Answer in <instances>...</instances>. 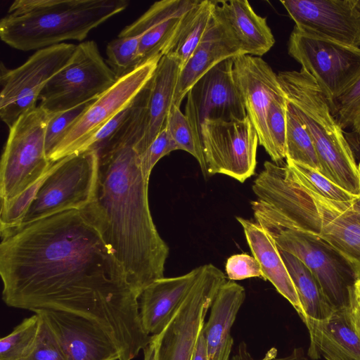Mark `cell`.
<instances>
[{
  "label": "cell",
  "mask_w": 360,
  "mask_h": 360,
  "mask_svg": "<svg viewBox=\"0 0 360 360\" xmlns=\"http://www.w3.org/2000/svg\"><path fill=\"white\" fill-rule=\"evenodd\" d=\"M2 299L9 307L78 316L101 328L120 360L148 344L139 295L105 239L92 204L1 232Z\"/></svg>",
  "instance_id": "6da1fadb"
},
{
  "label": "cell",
  "mask_w": 360,
  "mask_h": 360,
  "mask_svg": "<svg viewBox=\"0 0 360 360\" xmlns=\"http://www.w3.org/2000/svg\"><path fill=\"white\" fill-rule=\"evenodd\" d=\"M133 112L98 153L94 201L104 237L141 296L164 277L169 247L160 236L148 202L150 176L143 166L146 99L138 94Z\"/></svg>",
  "instance_id": "7a4b0ae2"
},
{
  "label": "cell",
  "mask_w": 360,
  "mask_h": 360,
  "mask_svg": "<svg viewBox=\"0 0 360 360\" xmlns=\"http://www.w3.org/2000/svg\"><path fill=\"white\" fill-rule=\"evenodd\" d=\"M264 165L252 184L256 221L267 231L316 236L360 266V210L354 200L322 197L298 181L286 164Z\"/></svg>",
  "instance_id": "3957f363"
},
{
  "label": "cell",
  "mask_w": 360,
  "mask_h": 360,
  "mask_svg": "<svg viewBox=\"0 0 360 360\" xmlns=\"http://www.w3.org/2000/svg\"><path fill=\"white\" fill-rule=\"evenodd\" d=\"M129 4L127 0H15L0 20V37L22 51L82 41Z\"/></svg>",
  "instance_id": "277c9868"
},
{
  "label": "cell",
  "mask_w": 360,
  "mask_h": 360,
  "mask_svg": "<svg viewBox=\"0 0 360 360\" xmlns=\"http://www.w3.org/2000/svg\"><path fill=\"white\" fill-rule=\"evenodd\" d=\"M278 79L287 101L313 141L321 173L347 192L359 196L360 181L354 154L325 93L302 69L280 72Z\"/></svg>",
  "instance_id": "5b68a950"
},
{
  "label": "cell",
  "mask_w": 360,
  "mask_h": 360,
  "mask_svg": "<svg viewBox=\"0 0 360 360\" xmlns=\"http://www.w3.org/2000/svg\"><path fill=\"white\" fill-rule=\"evenodd\" d=\"M54 114L39 105L9 128L0 165L1 203L39 182L50 169L53 162L46 151L45 135Z\"/></svg>",
  "instance_id": "8992f818"
},
{
  "label": "cell",
  "mask_w": 360,
  "mask_h": 360,
  "mask_svg": "<svg viewBox=\"0 0 360 360\" xmlns=\"http://www.w3.org/2000/svg\"><path fill=\"white\" fill-rule=\"evenodd\" d=\"M97 170L95 150L77 152L54 162L18 226L90 205L94 198Z\"/></svg>",
  "instance_id": "52a82bcc"
},
{
  "label": "cell",
  "mask_w": 360,
  "mask_h": 360,
  "mask_svg": "<svg viewBox=\"0 0 360 360\" xmlns=\"http://www.w3.org/2000/svg\"><path fill=\"white\" fill-rule=\"evenodd\" d=\"M117 80L97 44L92 40L82 41L45 85L39 106L53 113L66 111L94 101Z\"/></svg>",
  "instance_id": "ba28073f"
},
{
  "label": "cell",
  "mask_w": 360,
  "mask_h": 360,
  "mask_svg": "<svg viewBox=\"0 0 360 360\" xmlns=\"http://www.w3.org/2000/svg\"><path fill=\"white\" fill-rule=\"evenodd\" d=\"M267 231L279 249L310 270L334 309L349 307L354 286L360 279L359 264L316 236L288 229Z\"/></svg>",
  "instance_id": "9c48e42d"
},
{
  "label": "cell",
  "mask_w": 360,
  "mask_h": 360,
  "mask_svg": "<svg viewBox=\"0 0 360 360\" xmlns=\"http://www.w3.org/2000/svg\"><path fill=\"white\" fill-rule=\"evenodd\" d=\"M224 274L212 264L202 266L191 290L165 328L155 335L156 360H191L205 316Z\"/></svg>",
  "instance_id": "30bf717a"
},
{
  "label": "cell",
  "mask_w": 360,
  "mask_h": 360,
  "mask_svg": "<svg viewBox=\"0 0 360 360\" xmlns=\"http://www.w3.org/2000/svg\"><path fill=\"white\" fill-rule=\"evenodd\" d=\"M75 48L65 42L37 50L14 69L1 63L0 117L8 128L37 108L45 85L67 63Z\"/></svg>",
  "instance_id": "8fae6325"
},
{
  "label": "cell",
  "mask_w": 360,
  "mask_h": 360,
  "mask_svg": "<svg viewBox=\"0 0 360 360\" xmlns=\"http://www.w3.org/2000/svg\"><path fill=\"white\" fill-rule=\"evenodd\" d=\"M288 54L309 74L330 103L360 76V48L301 32L294 27Z\"/></svg>",
  "instance_id": "7c38bea8"
},
{
  "label": "cell",
  "mask_w": 360,
  "mask_h": 360,
  "mask_svg": "<svg viewBox=\"0 0 360 360\" xmlns=\"http://www.w3.org/2000/svg\"><path fill=\"white\" fill-rule=\"evenodd\" d=\"M201 140L208 174H225L243 183L255 174L259 139L248 115L205 120Z\"/></svg>",
  "instance_id": "4fadbf2b"
},
{
  "label": "cell",
  "mask_w": 360,
  "mask_h": 360,
  "mask_svg": "<svg viewBox=\"0 0 360 360\" xmlns=\"http://www.w3.org/2000/svg\"><path fill=\"white\" fill-rule=\"evenodd\" d=\"M161 58L139 66L93 101L82 116L68 129L49 158L54 162L79 152L116 114L127 106L153 76Z\"/></svg>",
  "instance_id": "5bb4252c"
},
{
  "label": "cell",
  "mask_w": 360,
  "mask_h": 360,
  "mask_svg": "<svg viewBox=\"0 0 360 360\" xmlns=\"http://www.w3.org/2000/svg\"><path fill=\"white\" fill-rule=\"evenodd\" d=\"M184 115L202 149L201 126L205 120H230L247 116L234 79L233 58L217 64L195 82L186 94Z\"/></svg>",
  "instance_id": "9a60e30c"
},
{
  "label": "cell",
  "mask_w": 360,
  "mask_h": 360,
  "mask_svg": "<svg viewBox=\"0 0 360 360\" xmlns=\"http://www.w3.org/2000/svg\"><path fill=\"white\" fill-rule=\"evenodd\" d=\"M295 27L351 46L360 45V13L353 0H281Z\"/></svg>",
  "instance_id": "2e32d148"
},
{
  "label": "cell",
  "mask_w": 360,
  "mask_h": 360,
  "mask_svg": "<svg viewBox=\"0 0 360 360\" xmlns=\"http://www.w3.org/2000/svg\"><path fill=\"white\" fill-rule=\"evenodd\" d=\"M233 75L259 144L269 154L268 111L274 101L285 97L278 75L262 57L243 54L233 58Z\"/></svg>",
  "instance_id": "e0dca14e"
},
{
  "label": "cell",
  "mask_w": 360,
  "mask_h": 360,
  "mask_svg": "<svg viewBox=\"0 0 360 360\" xmlns=\"http://www.w3.org/2000/svg\"><path fill=\"white\" fill-rule=\"evenodd\" d=\"M34 313L46 323L64 360H120V353L110 339L88 320L51 310H37Z\"/></svg>",
  "instance_id": "ac0fdd59"
},
{
  "label": "cell",
  "mask_w": 360,
  "mask_h": 360,
  "mask_svg": "<svg viewBox=\"0 0 360 360\" xmlns=\"http://www.w3.org/2000/svg\"><path fill=\"white\" fill-rule=\"evenodd\" d=\"M198 0H162L126 26L120 37L141 36L139 66L162 58L188 11Z\"/></svg>",
  "instance_id": "d6986e66"
},
{
  "label": "cell",
  "mask_w": 360,
  "mask_h": 360,
  "mask_svg": "<svg viewBox=\"0 0 360 360\" xmlns=\"http://www.w3.org/2000/svg\"><path fill=\"white\" fill-rule=\"evenodd\" d=\"M243 54L239 44L214 11L204 37L180 70L172 104L180 108L191 88L205 73L221 62Z\"/></svg>",
  "instance_id": "ffe728a7"
},
{
  "label": "cell",
  "mask_w": 360,
  "mask_h": 360,
  "mask_svg": "<svg viewBox=\"0 0 360 360\" xmlns=\"http://www.w3.org/2000/svg\"><path fill=\"white\" fill-rule=\"evenodd\" d=\"M202 266L176 277L155 280L140 296L139 313L145 332L159 334L167 325L198 278Z\"/></svg>",
  "instance_id": "44dd1931"
},
{
  "label": "cell",
  "mask_w": 360,
  "mask_h": 360,
  "mask_svg": "<svg viewBox=\"0 0 360 360\" xmlns=\"http://www.w3.org/2000/svg\"><path fill=\"white\" fill-rule=\"evenodd\" d=\"M347 308L335 309L324 320L301 318L309 331L308 355L311 359L360 360V338L351 324Z\"/></svg>",
  "instance_id": "7402d4cb"
},
{
  "label": "cell",
  "mask_w": 360,
  "mask_h": 360,
  "mask_svg": "<svg viewBox=\"0 0 360 360\" xmlns=\"http://www.w3.org/2000/svg\"><path fill=\"white\" fill-rule=\"evenodd\" d=\"M245 299V288L232 281L219 289L202 328L209 360H230L233 345L231 329Z\"/></svg>",
  "instance_id": "603a6c76"
},
{
  "label": "cell",
  "mask_w": 360,
  "mask_h": 360,
  "mask_svg": "<svg viewBox=\"0 0 360 360\" xmlns=\"http://www.w3.org/2000/svg\"><path fill=\"white\" fill-rule=\"evenodd\" d=\"M214 12L239 44L243 54L261 57L274 45L266 18L247 0L215 1Z\"/></svg>",
  "instance_id": "cb8c5ba5"
},
{
  "label": "cell",
  "mask_w": 360,
  "mask_h": 360,
  "mask_svg": "<svg viewBox=\"0 0 360 360\" xmlns=\"http://www.w3.org/2000/svg\"><path fill=\"white\" fill-rule=\"evenodd\" d=\"M236 219L243 227L252 256L259 263L263 279L268 280L295 308L300 319L304 316L296 288L271 234L257 221Z\"/></svg>",
  "instance_id": "d4e9b609"
},
{
  "label": "cell",
  "mask_w": 360,
  "mask_h": 360,
  "mask_svg": "<svg viewBox=\"0 0 360 360\" xmlns=\"http://www.w3.org/2000/svg\"><path fill=\"white\" fill-rule=\"evenodd\" d=\"M180 70L179 65L174 60L163 56L148 81L144 139V146L146 149L166 127Z\"/></svg>",
  "instance_id": "484cf974"
},
{
  "label": "cell",
  "mask_w": 360,
  "mask_h": 360,
  "mask_svg": "<svg viewBox=\"0 0 360 360\" xmlns=\"http://www.w3.org/2000/svg\"><path fill=\"white\" fill-rule=\"evenodd\" d=\"M215 1L198 0L186 14L164 56L174 60L181 69L204 37L213 19Z\"/></svg>",
  "instance_id": "4316f807"
},
{
  "label": "cell",
  "mask_w": 360,
  "mask_h": 360,
  "mask_svg": "<svg viewBox=\"0 0 360 360\" xmlns=\"http://www.w3.org/2000/svg\"><path fill=\"white\" fill-rule=\"evenodd\" d=\"M279 252L294 283L304 316L316 320L328 319L335 309L312 273L294 255L281 249Z\"/></svg>",
  "instance_id": "83f0119b"
},
{
  "label": "cell",
  "mask_w": 360,
  "mask_h": 360,
  "mask_svg": "<svg viewBox=\"0 0 360 360\" xmlns=\"http://www.w3.org/2000/svg\"><path fill=\"white\" fill-rule=\"evenodd\" d=\"M286 160L321 171L313 141L292 105L287 101Z\"/></svg>",
  "instance_id": "f1b7e54d"
},
{
  "label": "cell",
  "mask_w": 360,
  "mask_h": 360,
  "mask_svg": "<svg viewBox=\"0 0 360 360\" xmlns=\"http://www.w3.org/2000/svg\"><path fill=\"white\" fill-rule=\"evenodd\" d=\"M41 317L34 313L25 319L11 333L0 340V360H20L35 342Z\"/></svg>",
  "instance_id": "f546056e"
},
{
  "label": "cell",
  "mask_w": 360,
  "mask_h": 360,
  "mask_svg": "<svg viewBox=\"0 0 360 360\" xmlns=\"http://www.w3.org/2000/svg\"><path fill=\"white\" fill-rule=\"evenodd\" d=\"M141 36L120 37L108 42L106 63L117 79L123 77L139 68L138 51Z\"/></svg>",
  "instance_id": "4dcf8cb0"
},
{
  "label": "cell",
  "mask_w": 360,
  "mask_h": 360,
  "mask_svg": "<svg viewBox=\"0 0 360 360\" xmlns=\"http://www.w3.org/2000/svg\"><path fill=\"white\" fill-rule=\"evenodd\" d=\"M166 128L177 149L193 155L199 163L204 175L207 176L208 173L203 150L197 143L188 120L179 107L172 105L167 116Z\"/></svg>",
  "instance_id": "1f68e13d"
},
{
  "label": "cell",
  "mask_w": 360,
  "mask_h": 360,
  "mask_svg": "<svg viewBox=\"0 0 360 360\" xmlns=\"http://www.w3.org/2000/svg\"><path fill=\"white\" fill-rule=\"evenodd\" d=\"M286 165L298 181L323 198L352 201L359 197L342 188L315 169L290 160H286Z\"/></svg>",
  "instance_id": "d6a6232c"
},
{
  "label": "cell",
  "mask_w": 360,
  "mask_h": 360,
  "mask_svg": "<svg viewBox=\"0 0 360 360\" xmlns=\"http://www.w3.org/2000/svg\"><path fill=\"white\" fill-rule=\"evenodd\" d=\"M286 108L285 96L274 101L268 111L267 129L270 141L268 155L276 164L282 162L286 157Z\"/></svg>",
  "instance_id": "836d02e7"
},
{
  "label": "cell",
  "mask_w": 360,
  "mask_h": 360,
  "mask_svg": "<svg viewBox=\"0 0 360 360\" xmlns=\"http://www.w3.org/2000/svg\"><path fill=\"white\" fill-rule=\"evenodd\" d=\"M333 114L342 130L352 132L360 124V76L330 104Z\"/></svg>",
  "instance_id": "e575fe53"
},
{
  "label": "cell",
  "mask_w": 360,
  "mask_h": 360,
  "mask_svg": "<svg viewBox=\"0 0 360 360\" xmlns=\"http://www.w3.org/2000/svg\"><path fill=\"white\" fill-rule=\"evenodd\" d=\"M91 102L54 114L49 120L46 130L45 146L48 158L60 142L68 129L86 110Z\"/></svg>",
  "instance_id": "d590c367"
},
{
  "label": "cell",
  "mask_w": 360,
  "mask_h": 360,
  "mask_svg": "<svg viewBox=\"0 0 360 360\" xmlns=\"http://www.w3.org/2000/svg\"><path fill=\"white\" fill-rule=\"evenodd\" d=\"M20 360H64L56 340L41 317L35 342Z\"/></svg>",
  "instance_id": "8d00e7d4"
},
{
  "label": "cell",
  "mask_w": 360,
  "mask_h": 360,
  "mask_svg": "<svg viewBox=\"0 0 360 360\" xmlns=\"http://www.w3.org/2000/svg\"><path fill=\"white\" fill-rule=\"evenodd\" d=\"M134 100L88 140L79 152L86 150L98 151L105 146L117 134L131 117L134 108Z\"/></svg>",
  "instance_id": "74e56055"
},
{
  "label": "cell",
  "mask_w": 360,
  "mask_h": 360,
  "mask_svg": "<svg viewBox=\"0 0 360 360\" xmlns=\"http://www.w3.org/2000/svg\"><path fill=\"white\" fill-rule=\"evenodd\" d=\"M225 271L231 281H240L250 278H263L261 266L254 256L246 253L231 255L226 260Z\"/></svg>",
  "instance_id": "f35d334b"
},
{
  "label": "cell",
  "mask_w": 360,
  "mask_h": 360,
  "mask_svg": "<svg viewBox=\"0 0 360 360\" xmlns=\"http://www.w3.org/2000/svg\"><path fill=\"white\" fill-rule=\"evenodd\" d=\"M176 150V145L165 127L143 153V166L146 174L150 176L154 166L162 158Z\"/></svg>",
  "instance_id": "ab89813d"
},
{
  "label": "cell",
  "mask_w": 360,
  "mask_h": 360,
  "mask_svg": "<svg viewBox=\"0 0 360 360\" xmlns=\"http://www.w3.org/2000/svg\"><path fill=\"white\" fill-rule=\"evenodd\" d=\"M230 360H309L303 355L300 349H295L290 354L284 356H277V350L275 348L269 349L264 357L254 358L248 349L245 342H241L234 355Z\"/></svg>",
  "instance_id": "60d3db41"
},
{
  "label": "cell",
  "mask_w": 360,
  "mask_h": 360,
  "mask_svg": "<svg viewBox=\"0 0 360 360\" xmlns=\"http://www.w3.org/2000/svg\"><path fill=\"white\" fill-rule=\"evenodd\" d=\"M352 292L349 305L347 308L348 315L352 327L360 338V305L355 300Z\"/></svg>",
  "instance_id": "b9f144b4"
},
{
  "label": "cell",
  "mask_w": 360,
  "mask_h": 360,
  "mask_svg": "<svg viewBox=\"0 0 360 360\" xmlns=\"http://www.w3.org/2000/svg\"><path fill=\"white\" fill-rule=\"evenodd\" d=\"M191 360H209L202 330L198 340Z\"/></svg>",
  "instance_id": "7bdbcfd3"
},
{
  "label": "cell",
  "mask_w": 360,
  "mask_h": 360,
  "mask_svg": "<svg viewBox=\"0 0 360 360\" xmlns=\"http://www.w3.org/2000/svg\"><path fill=\"white\" fill-rule=\"evenodd\" d=\"M143 350V360H156V338L155 335H151L148 344Z\"/></svg>",
  "instance_id": "ee69618b"
},
{
  "label": "cell",
  "mask_w": 360,
  "mask_h": 360,
  "mask_svg": "<svg viewBox=\"0 0 360 360\" xmlns=\"http://www.w3.org/2000/svg\"><path fill=\"white\" fill-rule=\"evenodd\" d=\"M352 134L354 135H352L353 138L352 139V140H353V141L352 142L353 143H354L355 149H356V152L359 154H360V124L356 127V129L352 131Z\"/></svg>",
  "instance_id": "f6af8a7d"
},
{
  "label": "cell",
  "mask_w": 360,
  "mask_h": 360,
  "mask_svg": "<svg viewBox=\"0 0 360 360\" xmlns=\"http://www.w3.org/2000/svg\"><path fill=\"white\" fill-rule=\"evenodd\" d=\"M352 293L355 300L360 305V279L355 283Z\"/></svg>",
  "instance_id": "bcb514c9"
},
{
  "label": "cell",
  "mask_w": 360,
  "mask_h": 360,
  "mask_svg": "<svg viewBox=\"0 0 360 360\" xmlns=\"http://www.w3.org/2000/svg\"><path fill=\"white\" fill-rule=\"evenodd\" d=\"M356 9L360 13V0H353Z\"/></svg>",
  "instance_id": "7dc6e473"
},
{
  "label": "cell",
  "mask_w": 360,
  "mask_h": 360,
  "mask_svg": "<svg viewBox=\"0 0 360 360\" xmlns=\"http://www.w3.org/2000/svg\"><path fill=\"white\" fill-rule=\"evenodd\" d=\"M354 203L360 210V195L354 200Z\"/></svg>",
  "instance_id": "c3c4849f"
},
{
  "label": "cell",
  "mask_w": 360,
  "mask_h": 360,
  "mask_svg": "<svg viewBox=\"0 0 360 360\" xmlns=\"http://www.w3.org/2000/svg\"><path fill=\"white\" fill-rule=\"evenodd\" d=\"M357 167H358L359 181H360V162H359V165H357Z\"/></svg>",
  "instance_id": "681fc988"
}]
</instances>
